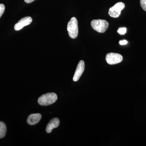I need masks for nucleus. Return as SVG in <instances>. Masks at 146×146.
Wrapping results in <instances>:
<instances>
[{
  "label": "nucleus",
  "instance_id": "nucleus-2",
  "mask_svg": "<svg viewBox=\"0 0 146 146\" xmlns=\"http://www.w3.org/2000/svg\"><path fill=\"white\" fill-rule=\"evenodd\" d=\"M67 30L69 36L72 39H75L78 33V23L76 18L72 17L68 23Z\"/></svg>",
  "mask_w": 146,
  "mask_h": 146
},
{
  "label": "nucleus",
  "instance_id": "nucleus-1",
  "mask_svg": "<svg viewBox=\"0 0 146 146\" xmlns=\"http://www.w3.org/2000/svg\"><path fill=\"white\" fill-rule=\"evenodd\" d=\"M57 100V96L54 93H48L41 96L38 100V103L42 106H48L54 103Z\"/></svg>",
  "mask_w": 146,
  "mask_h": 146
},
{
  "label": "nucleus",
  "instance_id": "nucleus-14",
  "mask_svg": "<svg viewBox=\"0 0 146 146\" xmlns=\"http://www.w3.org/2000/svg\"><path fill=\"white\" fill-rule=\"evenodd\" d=\"M119 44L121 45H126L127 44V41L126 40H121L119 42Z\"/></svg>",
  "mask_w": 146,
  "mask_h": 146
},
{
  "label": "nucleus",
  "instance_id": "nucleus-9",
  "mask_svg": "<svg viewBox=\"0 0 146 146\" xmlns=\"http://www.w3.org/2000/svg\"><path fill=\"white\" fill-rule=\"evenodd\" d=\"M42 118V115L39 113L31 114L27 119V123L30 125H34L37 123Z\"/></svg>",
  "mask_w": 146,
  "mask_h": 146
},
{
  "label": "nucleus",
  "instance_id": "nucleus-15",
  "mask_svg": "<svg viewBox=\"0 0 146 146\" xmlns=\"http://www.w3.org/2000/svg\"><path fill=\"white\" fill-rule=\"evenodd\" d=\"M24 1H25V2L27 3H30L34 1L35 0H24Z\"/></svg>",
  "mask_w": 146,
  "mask_h": 146
},
{
  "label": "nucleus",
  "instance_id": "nucleus-7",
  "mask_svg": "<svg viewBox=\"0 0 146 146\" xmlns=\"http://www.w3.org/2000/svg\"><path fill=\"white\" fill-rule=\"evenodd\" d=\"M85 68V64L83 60H81L79 62L76 69L73 77V80L75 82L78 81L82 75Z\"/></svg>",
  "mask_w": 146,
  "mask_h": 146
},
{
  "label": "nucleus",
  "instance_id": "nucleus-10",
  "mask_svg": "<svg viewBox=\"0 0 146 146\" xmlns=\"http://www.w3.org/2000/svg\"><path fill=\"white\" fill-rule=\"evenodd\" d=\"M6 131L5 124L2 121H0V138H2L5 136Z\"/></svg>",
  "mask_w": 146,
  "mask_h": 146
},
{
  "label": "nucleus",
  "instance_id": "nucleus-11",
  "mask_svg": "<svg viewBox=\"0 0 146 146\" xmlns=\"http://www.w3.org/2000/svg\"><path fill=\"white\" fill-rule=\"evenodd\" d=\"M127 32V29L125 27L120 28L118 30L117 32L121 35L125 34Z\"/></svg>",
  "mask_w": 146,
  "mask_h": 146
},
{
  "label": "nucleus",
  "instance_id": "nucleus-13",
  "mask_svg": "<svg viewBox=\"0 0 146 146\" xmlns=\"http://www.w3.org/2000/svg\"><path fill=\"white\" fill-rule=\"evenodd\" d=\"M140 3L142 8L146 11V0H141Z\"/></svg>",
  "mask_w": 146,
  "mask_h": 146
},
{
  "label": "nucleus",
  "instance_id": "nucleus-4",
  "mask_svg": "<svg viewBox=\"0 0 146 146\" xmlns=\"http://www.w3.org/2000/svg\"><path fill=\"white\" fill-rule=\"evenodd\" d=\"M125 7L124 3L122 2L117 3L109 9L108 14L110 16L114 18H118L121 15V11Z\"/></svg>",
  "mask_w": 146,
  "mask_h": 146
},
{
  "label": "nucleus",
  "instance_id": "nucleus-3",
  "mask_svg": "<svg viewBox=\"0 0 146 146\" xmlns=\"http://www.w3.org/2000/svg\"><path fill=\"white\" fill-rule=\"evenodd\" d=\"M91 26L94 30L100 33H104L108 28L109 24L106 20L98 19L91 21Z\"/></svg>",
  "mask_w": 146,
  "mask_h": 146
},
{
  "label": "nucleus",
  "instance_id": "nucleus-8",
  "mask_svg": "<svg viewBox=\"0 0 146 146\" xmlns=\"http://www.w3.org/2000/svg\"><path fill=\"white\" fill-rule=\"evenodd\" d=\"M60 124V121L57 118H53L50 121L46 127L47 133H50L53 129L57 127Z\"/></svg>",
  "mask_w": 146,
  "mask_h": 146
},
{
  "label": "nucleus",
  "instance_id": "nucleus-12",
  "mask_svg": "<svg viewBox=\"0 0 146 146\" xmlns=\"http://www.w3.org/2000/svg\"><path fill=\"white\" fill-rule=\"evenodd\" d=\"M5 10V6L3 4H0V18L3 14Z\"/></svg>",
  "mask_w": 146,
  "mask_h": 146
},
{
  "label": "nucleus",
  "instance_id": "nucleus-6",
  "mask_svg": "<svg viewBox=\"0 0 146 146\" xmlns=\"http://www.w3.org/2000/svg\"><path fill=\"white\" fill-rule=\"evenodd\" d=\"M32 22V18L31 17H24L20 20L15 25L14 29L15 30L19 31L23 28L24 27L29 25Z\"/></svg>",
  "mask_w": 146,
  "mask_h": 146
},
{
  "label": "nucleus",
  "instance_id": "nucleus-5",
  "mask_svg": "<svg viewBox=\"0 0 146 146\" xmlns=\"http://www.w3.org/2000/svg\"><path fill=\"white\" fill-rule=\"evenodd\" d=\"M106 60L110 65H115L121 63L122 61L123 56L119 54L109 53L106 55Z\"/></svg>",
  "mask_w": 146,
  "mask_h": 146
}]
</instances>
